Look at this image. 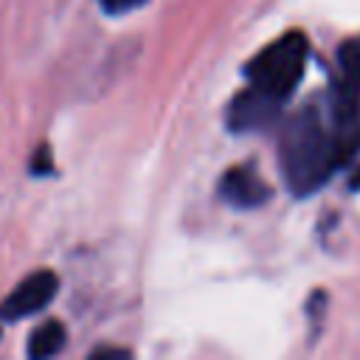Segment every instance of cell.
<instances>
[{
  "mask_svg": "<svg viewBox=\"0 0 360 360\" xmlns=\"http://www.w3.org/2000/svg\"><path fill=\"white\" fill-rule=\"evenodd\" d=\"M338 65H340V76L343 82H349L352 87L360 90V34L346 39L338 48Z\"/></svg>",
  "mask_w": 360,
  "mask_h": 360,
  "instance_id": "obj_7",
  "label": "cell"
},
{
  "mask_svg": "<svg viewBox=\"0 0 360 360\" xmlns=\"http://www.w3.org/2000/svg\"><path fill=\"white\" fill-rule=\"evenodd\" d=\"M59 278L51 270H37L28 278H22L3 301H0V318L3 321H20L39 309H45L56 295Z\"/></svg>",
  "mask_w": 360,
  "mask_h": 360,
  "instance_id": "obj_3",
  "label": "cell"
},
{
  "mask_svg": "<svg viewBox=\"0 0 360 360\" xmlns=\"http://www.w3.org/2000/svg\"><path fill=\"white\" fill-rule=\"evenodd\" d=\"M98 6L104 8V14L110 17H121V14H129L141 6H146V0H98Z\"/></svg>",
  "mask_w": 360,
  "mask_h": 360,
  "instance_id": "obj_8",
  "label": "cell"
},
{
  "mask_svg": "<svg viewBox=\"0 0 360 360\" xmlns=\"http://www.w3.org/2000/svg\"><path fill=\"white\" fill-rule=\"evenodd\" d=\"M281 107H284L281 101L248 84V90H242L228 107V127L233 132H264L278 118Z\"/></svg>",
  "mask_w": 360,
  "mask_h": 360,
  "instance_id": "obj_4",
  "label": "cell"
},
{
  "mask_svg": "<svg viewBox=\"0 0 360 360\" xmlns=\"http://www.w3.org/2000/svg\"><path fill=\"white\" fill-rule=\"evenodd\" d=\"M51 172H53L51 149H48V143H42V146L31 155V174H51Z\"/></svg>",
  "mask_w": 360,
  "mask_h": 360,
  "instance_id": "obj_9",
  "label": "cell"
},
{
  "mask_svg": "<svg viewBox=\"0 0 360 360\" xmlns=\"http://www.w3.org/2000/svg\"><path fill=\"white\" fill-rule=\"evenodd\" d=\"M360 152V90L335 82L315 101H307L281 129L278 166L298 197L326 186Z\"/></svg>",
  "mask_w": 360,
  "mask_h": 360,
  "instance_id": "obj_1",
  "label": "cell"
},
{
  "mask_svg": "<svg viewBox=\"0 0 360 360\" xmlns=\"http://www.w3.org/2000/svg\"><path fill=\"white\" fill-rule=\"evenodd\" d=\"M68 335H65V326L62 321H45L42 326H37L28 338V357H53L56 352H62Z\"/></svg>",
  "mask_w": 360,
  "mask_h": 360,
  "instance_id": "obj_6",
  "label": "cell"
},
{
  "mask_svg": "<svg viewBox=\"0 0 360 360\" xmlns=\"http://www.w3.org/2000/svg\"><path fill=\"white\" fill-rule=\"evenodd\" d=\"M93 357H129L127 349H115V346H104V349H96Z\"/></svg>",
  "mask_w": 360,
  "mask_h": 360,
  "instance_id": "obj_10",
  "label": "cell"
},
{
  "mask_svg": "<svg viewBox=\"0 0 360 360\" xmlns=\"http://www.w3.org/2000/svg\"><path fill=\"white\" fill-rule=\"evenodd\" d=\"M219 197L231 208H242V211L262 208L270 200V186L250 163H242V166H231L219 177Z\"/></svg>",
  "mask_w": 360,
  "mask_h": 360,
  "instance_id": "obj_5",
  "label": "cell"
},
{
  "mask_svg": "<svg viewBox=\"0 0 360 360\" xmlns=\"http://www.w3.org/2000/svg\"><path fill=\"white\" fill-rule=\"evenodd\" d=\"M307 53H309V42L301 31H290V34L273 39L245 65L248 84L256 87L259 93L287 104V98L292 96V90L298 87V82L304 76Z\"/></svg>",
  "mask_w": 360,
  "mask_h": 360,
  "instance_id": "obj_2",
  "label": "cell"
}]
</instances>
